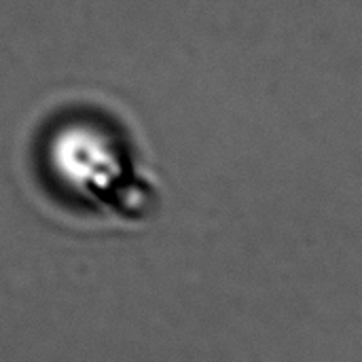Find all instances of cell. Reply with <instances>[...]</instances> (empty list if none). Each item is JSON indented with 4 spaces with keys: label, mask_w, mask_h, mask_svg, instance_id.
Returning a JSON list of instances; mask_svg holds the SVG:
<instances>
[{
    "label": "cell",
    "mask_w": 362,
    "mask_h": 362,
    "mask_svg": "<svg viewBox=\"0 0 362 362\" xmlns=\"http://www.w3.org/2000/svg\"><path fill=\"white\" fill-rule=\"evenodd\" d=\"M57 180L81 202L123 221L146 216L153 187L132 172L117 142L85 123L64 127L49 151Z\"/></svg>",
    "instance_id": "1"
}]
</instances>
